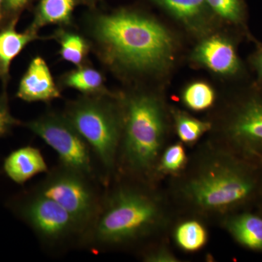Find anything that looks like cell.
Returning <instances> with one entry per match:
<instances>
[{
    "label": "cell",
    "instance_id": "cell-1",
    "mask_svg": "<svg viewBox=\"0 0 262 262\" xmlns=\"http://www.w3.org/2000/svg\"><path fill=\"white\" fill-rule=\"evenodd\" d=\"M93 34L105 56L127 70H163L173 60L174 41L161 24L134 12L95 18Z\"/></svg>",
    "mask_w": 262,
    "mask_h": 262
},
{
    "label": "cell",
    "instance_id": "cell-2",
    "mask_svg": "<svg viewBox=\"0 0 262 262\" xmlns=\"http://www.w3.org/2000/svg\"><path fill=\"white\" fill-rule=\"evenodd\" d=\"M160 216L159 206L149 194L134 188H118L102 198L82 241L98 251L127 244L151 232Z\"/></svg>",
    "mask_w": 262,
    "mask_h": 262
},
{
    "label": "cell",
    "instance_id": "cell-3",
    "mask_svg": "<svg viewBox=\"0 0 262 262\" xmlns=\"http://www.w3.org/2000/svg\"><path fill=\"white\" fill-rule=\"evenodd\" d=\"M124 118L120 146L124 163L134 173H148L154 166L163 144L161 106L153 96L137 95L127 101Z\"/></svg>",
    "mask_w": 262,
    "mask_h": 262
},
{
    "label": "cell",
    "instance_id": "cell-4",
    "mask_svg": "<svg viewBox=\"0 0 262 262\" xmlns=\"http://www.w3.org/2000/svg\"><path fill=\"white\" fill-rule=\"evenodd\" d=\"M64 115L88 143L94 155L110 173L115 168L122 139V121L111 103L100 98L70 103Z\"/></svg>",
    "mask_w": 262,
    "mask_h": 262
},
{
    "label": "cell",
    "instance_id": "cell-5",
    "mask_svg": "<svg viewBox=\"0 0 262 262\" xmlns=\"http://www.w3.org/2000/svg\"><path fill=\"white\" fill-rule=\"evenodd\" d=\"M7 206L46 246L55 248L75 239L82 241L83 229L74 217L56 201L34 189L10 198Z\"/></svg>",
    "mask_w": 262,
    "mask_h": 262
},
{
    "label": "cell",
    "instance_id": "cell-6",
    "mask_svg": "<svg viewBox=\"0 0 262 262\" xmlns=\"http://www.w3.org/2000/svg\"><path fill=\"white\" fill-rule=\"evenodd\" d=\"M254 183L249 174L232 163H215L189 181L186 195L193 204L207 211H223L246 201Z\"/></svg>",
    "mask_w": 262,
    "mask_h": 262
},
{
    "label": "cell",
    "instance_id": "cell-7",
    "mask_svg": "<svg viewBox=\"0 0 262 262\" xmlns=\"http://www.w3.org/2000/svg\"><path fill=\"white\" fill-rule=\"evenodd\" d=\"M94 181L59 164L51 171L48 170L46 177L34 189L67 210L78 222L84 234L96 218L102 200L94 187Z\"/></svg>",
    "mask_w": 262,
    "mask_h": 262
},
{
    "label": "cell",
    "instance_id": "cell-8",
    "mask_svg": "<svg viewBox=\"0 0 262 262\" xmlns=\"http://www.w3.org/2000/svg\"><path fill=\"white\" fill-rule=\"evenodd\" d=\"M26 125L56 151L59 164L95 180L94 153L64 114H46Z\"/></svg>",
    "mask_w": 262,
    "mask_h": 262
},
{
    "label": "cell",
    "instance_id": "cell-9",
    "mask_svg": "<svg viewBox=\"0 0 262 262\" xmlns=\"http://www.w3.org/2000/svg\"><path fill=\"white\" fill-rule=\"evenodd\" d=\"M228 132L234 142L244 149H262V91L253 93L239 105Z\"/></svg>",
    "mask_w": 262,
    "mask_h": 262
},
{
    "label": "cell",
    "instance_id": "cell-10",
    "mask_svg": "<svg viewBox=\"0 0 262 262\" xmlns=\"http://www.w3.org/2000/svg\"><path fill=\"white\" fill-rule=\"evenodd\" d=\"M193 61L220 75H237L242 64L233 43L227 38L211 37L204 39L192 53Z\"/></svg>",
    "mask_w": 262,
    "mask_h": 262
},
{
    "label": "cell",
    "instance_id": "cell-11",
    "mask_svg": "<svg viewBox=\"0 0 262 262\" xmlns=\"http://www.w3.org/2000/svg\"><path fill=\"white\" fill-rule=\"evenodd\" d=\"M17 96L27 102H50L60 98L49 67L42 57H35L19 84Z\"/></svg>",
    "mask_w": 262,
    "mask_h": 262
},
{
    "label": "cell",
    "instance_id": "cell-12",
    "mask_svg": "<svg viewBox=\"0 0 262 262\" xmlns=\"http://www.w3.org/2000/svg\"><path fill=\"white\" fill-rule=\"evenodd\" d=\"M3 170L8 178L24 184L38 174L47 173V163L40 150L26 146L12 151L4 160Z\"/></svg>",
    "mask_w": 262,
    "mask_h": 262
},
{
    "label": "cell",
    "instance_id": "cell-13",
    "mask_svg": "<svg viewBox=\"0 0 262 262\" xmlns=\"http://www.w3.org/2000/svg\"><path fill=\"white\" fill-rule=\"evenodd\" d=\"M227 229L236 241L251 249L262 251V219L244 213L229 219Z\"/></svg>",
    "mask_w": 262,
    "mask_h": 262
},
{
    "label": "cell",
    "instance_id": "cell-14",
    "mask_svg": "<svg viewBox=\"0 0 262 262\" xmlns=\"http://www.w3.org/2000/svg\"><path fill=\"white\" fill-rule=\"evenodd\" d=\"M37 38L36 31L30 29L25 32H18L14 26L0 32V69L3 74L8 73L15 57Z\"/></svg>",
    "mask_w": 262,
    "mask_h": 262
},
{
    "label": "cell",
    "instance_id": "cell-15",
    "mask_svg": "<svg viewBox=\"0 0 262 262\" xmlns=\"http://www.w3.org/2000/svg\"><path fill=\"white\" fill-rule=\"evenodd\" d=\"M77 4V0H41L32 29L37 31L49 24H69Z\"/></svg>",
    "mask_w": 262,
    "mask_h": 262
},
{
    "label": "cell",
    "instance_id": "cell-16",
    "mask_svg": "<svg viewBox=\"0 0 262 262\" xmlns=\"http://www.w3.org/2000/svg\"><path fill=\"white\" fill-rule=\"evenodd\" d=\"M187 26L201 23L209 7L206 0H151Z\"/></svg>",
    "mask_w": 262,
    "mask_h": 262
},
{
    "label": "cell",
    "instance_id": "cell-17",
    "mask_svg": "<svg viewBox=\"0 0 262 262\" xmlns=\"http://www.w3.org/2000/svg\"><path fill=\"white\" fill-rule=\"evenodd\" d=\"M64 82L68 87L85 94H98L103 91V76L89 67H80L70 72L65 77Z\"/></svg>",
    "mask_w": 262,
    "mask_h": 262
},
{
    "label": "cell",
    "instance_id": "cell-18",
    "mask_svg": "<svg viewBox=\"0 0 262 262\" xmlns=\"http://www.w3.org/2000/svg\"><path fill=\"white\" fill-rule=\"evenodd\" d=\"M175 239L179 247L184 251H198L205 246L207 232L201 223L196 221H187L176 229Z\"/></svg>",
    "mask_w": 262,
    "mask_h": 262
},
{
    "label": "cell",
    "instance_id": "cell-19",
    "mask_svg": "<svg viewBox=\"0 0 262 262\" xmlns=\"http://www.w3.org/2000/svg\"><path fill=\"white\" fill-rule=\"evenodd\" d=\"M60 55L63 60L80 67L89 53L85 40L73 33H61L59 35Z\"/></svg>",
    "mask_w": 262,
    "mask_h": 262
},
{
    "label": "cell",
    "instance_id": "cell-20",
    "mask_svg": "<svg viewBox=\"0 0 262 262\" xmlns=\"http://www.w3.org/2000/svg\"><path fill=\"white\" fill-rule=\"evenodd\" d=\"M214 101V91L206 82H194L188 85L183 93V101L194 111L206 110L211 107Z\"/></svg>",
    "mask_w": 262,
    "mask_h": 262
},
{
    "label": "cell",
    "instance_id": "cell-21",
    "mask_svg": "<svg viewBox=\"0 0 262 262\" xmlns=\"http://www.w3.org/2000/svg\"><path fill=\"white\" fill-rule=\"evenodd\" d=\"M175 118L179 139L187 144L195 142L211 128L209 122L201 121L186 114L177 113Z\"/></svg>",
    "mask_w": 262,
    "mask_h": 262
},
{
    "label": "cell",
    "instance_id": "cell-22",
    "mask_svg": "<svg viewBox=\"0 0 262 262\" xmlns=\"http://www.w3.org/2000/svg\"><path fill=\"white\" fill-rule=\"evenodd\" d=\"M210 9L230 23L242 24L245 8L242 0H206Z\"/></svg>",
    "mask_w": 262,
    "mask_h": 262
},
{
    "label": "cell",
    "instance_id": "cell-23",
    "mask_svg": "<svg viewBox=\"0 0 262 262\" xmlns=\"http://www.w3.org/2000/svg\"><path fill=\"white\" fill-rule=\"evenodd\" d=\"M185 151L181 144L170 146L165 150L160 160V169L166 172H177L186 163Z\"/></svg>",
    "mask_w": 262,
    "mask_h": 262
},
{
    "label": "cell",
    "instance_id": "cell-24",
    "mask_svg": "<svg viewBox=\"0 0 262 262\" xmlns=\"http://www.w3.org/2000/svg\"><path fill=\"white\" fill-rule=\"evenodd\" d=\"M18 123L10 113L6 101L0 98V138L9 134L11 129Z\"/></svg>",
    "mask_w": 262,
    "mask_h": 262
},
{
    "label": "cell",
    "instance_id": "cell-25",
    "mask_svg": "<svg viewBox=\"0 0 262 262\" xmlns=\"http://www.w3.org/2000/svg\"><path fill=\"white\" fill-rule=\"evenodd\" d=\"M145 261L151 262H174L177 258L166 250H158L150 253L145 257Z\"/></svg>",
    "mask_w": 262,
    "mask_h": 262
},
{
    "label": "cell",
    "instance_id": "cell-26",
    "mask_svg": "<svg viewBox=\"0 0 262 262\" xmlns=\"http://www.w3.org/2000/svg\"><path fill=\"white\" fill-rule=\"evenodd\" d=\"M251 63L257 75L258 82L262 83V45L251 56Z\"/></svg>",
    "mask_w": 262,
    "mask_h": 262
},
{
    "label": "cell",
    "instance_id": "cell-27",
    "mask_svg": "<svg viewBox=\"0 0 262 262\" xmlns=\"http://www.w3.org/2000/svg\"><path fill=\"white\" fill-rule=\"evenodd\" d=\"M30 0H5V8L11 12L21 10Z\"/></svg>",
    "mask_w": 262,
    "mask_h": 262
},
{
    "label": "cell",
    "instance_id": "cell-28",
    "mask_svg": "<svg viewBox=\"0 0 262 262\" xmlns=\"http://www.w3.org/2000/svg\"><path fill=\"white\" fill-rule=\"evenodd\" d=\"M5 8V0H0V20L3 17V10Z\"/></svg>",
    "mask_w": 262,
    "mask_h": 262
}]
</instances>
